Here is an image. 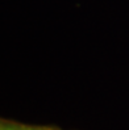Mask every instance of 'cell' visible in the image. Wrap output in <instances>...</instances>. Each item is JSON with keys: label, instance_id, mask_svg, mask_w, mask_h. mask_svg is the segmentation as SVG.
I'll return each mask as SVG.
<instances>
[{"label": "cell", "instance_id": "obj_1", "mask_svg": "<svg viewBox=\"0 0 129 130\" xmlns=\"http://www.w3.org/2000/svg\"><path fill=\"white\" fill-rule=\"evenodd\" d=\"M33 129L34 126H30V125H22V124H17V122L0 120V130H33Z\"/></svg>", "mask_w": 129, "mask_h": 130}, {"label": "cell", "instance_id": "obj_2", "mask_svg": "<svg viewBox=\"0 0 129 130\" xmlns=\"http://www.w3.org/2000/svg\"><path fill=\"white\" fill-rule=\"evenodd\" d=\"M33 130H59L55 127H49V126H34Z\"/></svg>", "mask_w": 129, "mask_h": 130}]
</instances>
